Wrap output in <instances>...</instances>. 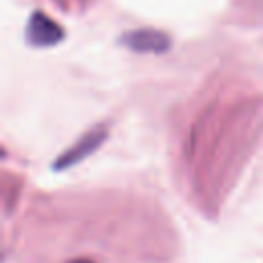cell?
I'll return each instance as SVG.
<instances>
[{"label": "cell", "instance_id": "6da1fadb", "mask_svg": "<svg viewBox=\"0 0 263 263\" xmlns=\"http://www.w3.org/2000/svg\"><path fill=\"white\" fill-rule=\"evenodd\" d=\"M25 37H27V41L31 45L49 47V45L60 43V39L64 37V31L53 18H49L47 14L37 10V12H33L29 16V23H27V29H25Z\"/></svg>", "mask_w": 263, "mask_h": 263}, {"label": "cell", "instance_id": "7a4b0ae2", "mask_svg": "<svg viewBox=\"0 0 263 263\" xmlns=\"http://www.w3.org/2000/svg\"><path fill=\"white\" fill-rule=\"evenodd\" d=\"M119 43L138 53H162L168 49L171 39L162 31L156 29H136L127 31L119 37Z\"/></svg>", "mask_w": 263, "mask_h": 263}, {"label": "cell", "instance_id": "3957f363", "mask_svg": "<svg viewBox=\"0 0 263 263\" xmlns=\"http://www.w3.org/2000/svg\"><path fill=\"white\" fill-rule=\"evenodd\" d=\"M105 136H107V129H105V127H92V129L86 132L74 146H70L66 152H62L53 166H55V168H66V166L76 164L78 160L86 158L92 150H97V148L103 144Z\"/></svg>", "mask_w": 263, "mask_h": 263}, {"label": "cell", "instance_id": "277c9868", "mask_svg": "<svg viewBox=\"0 0 263 263\" xmlns=\"http://www.w3.org/2000/svg\"><path fill=\"white\" fill-rule=\"evenodd\" d=\"M68 263H95V261H90V259H72Z\"/></svg>", "mask_w": 263, "mask_h": 263}]
</instances>
